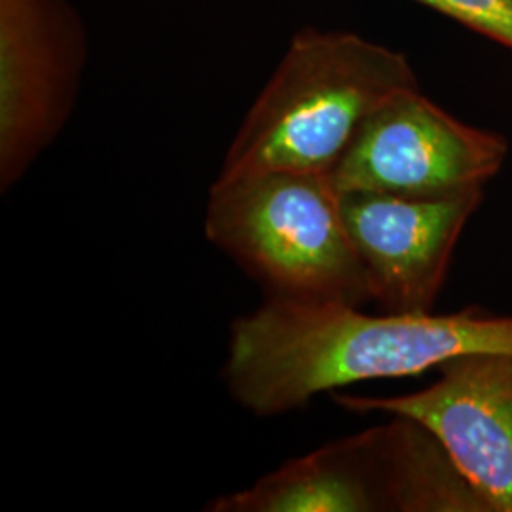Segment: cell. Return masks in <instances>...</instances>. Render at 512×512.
Segmentation results:
<instances>
[{"label": "cell", "instance_id": "6da1fadb", "mask_svg": "<svg viewBox=\"0 0 512 512\" xmlns=\"http://www.w3.org/2000/svg\"><path fill=\"white\" fill-rule=\"evenodd\" d=\"M475 351L512 353V317L469 308L387 311L266 298L230 325L224 382L247 412L272 418L344 385L403 378Z\"/></svg>", "mask_w": 512, "mask_h": 512}, {"label": "cell", "instance_id": "7a4b0ae2", "mask_svg": "<svg viewBox=\"0 0 512 512\" xmlns=\"http://www.w3.org/2000/svg\"><path fill=\"white\" fill-rule=\"evenodd\" d=\"M414 88L416 74L401 52L355 33L304 29L243 118L219 177L330 175L366 120Z\"/></svg>", "mask_w": 512, "mask_h": 512}, {"label": "cell", "instance_id": "3957f363", "mask_svg": "<svg viewBox=\"0 0 512 512\" xmlns=\"http://www.w3.org/2000/svg\"><path fill=\"white\" fill-rule=\"evenodd\" d=\"M205 236L262 285L266 298L346 306L374 300L329 173L217 177Z\"/></svg>", "mask_w": 512, "mask_h": 512}, {"label": "cell", "instance_id": "277c9868", "mask_svg": "<svg viewBox=\"0 0 512 512\" xmlns=\"http://www.w3.org/2000/svg\"><path fill=\"white\" fill-rule=\"evenodd\" d=\"M207 512H488L437 439L416 421L336 440L283 463Z\"/></svg>", "mask_w": 512, "mask_h": 512}, {"label": "cell", "instance_id": "5b68a950", "mask_svg": "<svg viewBox=\"0 0 512 512\" xmlns=\"http://www.w3.org/2000/svg\"><path fill=\"white\" fill-rule=\"evenodd\" d=\"M88 61L73 0H0V190L65 128Z\"/></svg>", "mask_w": 512, "mask_h": 512}, {"label": "cell", "instance_id": "8992f818", "mask_svg": "<svg viewBox=\"0 0 512 512\" xmlns=\"http://www.w3.org/2000/svg\"><path fill=\"white\" fill-rule=\"evenodd\" d=\"M507 150L501 135L461 122L414 88L366 120L330 179L340 194L440 196L484 188Z\"/></svg>", "mask_w": 512, "mask_h": 512}, {"label": "cell", "instance_id": "52a82bcc", "mask_svg": "<svg viewBox=\"0 0 512 512\" xmlns=\"http://www.w3.org/2000/svg\"><path fill=\"white\" fill-rule=\"evenodd\" d=\"M439 372L435 384L416 393L334 399L349 412L416 421L437 439L488 512H512V353H465Z\"/></svg>", "mask_w": 512, "mask_h": 512}, {"label": "cell", "instance_id": "ba28073f", "mask_svg": "<svg viewBox=\"0 0 512 512\" xmlns=\"http://www.w3.org/2000/svg\"><path fill=\"white\" fill-rule=\"evenodd\" d=\"M480 202L482 188L440 196L340 194L374 300L387 311H431L459 236Z\"/></svg>", "mask_w": 512, "mask_h": 512}, {"label": "cell", "instance_id": "9c48e42d", "mask_svg": "<svg viewBox=\"0 0 512 512\" xmlns=\"http://www.w3.org/2000/svg\"><path fill=\"white\" fill-rule=\"evenodd\" d=\"M512 50V0H416Z\"/></svg>", "mask_w": 512, "mask_h": 512}]
</instances>
